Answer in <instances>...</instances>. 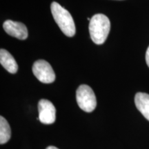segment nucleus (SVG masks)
<instances>
[{"mask_svg": "<svg viewBox=\"0 0 149 149\" xmlns=\"http://www.w3.org/2000/svg\"><path fill=\"white\" fill-rule=\"evenodd\" d=\"M3 28L9 35L19 40H24L28 37L27 28L21 22L6 20L3 24Z\"/></svg>", "mask_w": 149, "mask_h": 149, "instance_id": "obj_6", "label": "nucleus"}, {"mask_svg": "<svg viewBox=\"0 0 149 149\" xmlns=\"http://www.w3.org/2000/svg\"><path fill=\"white\" fill-rule=\"evenodd\" d=\"M33 72L36 78L44 84L53 83L55 79V72L51 64L44 59L37 60L33 65Z\"/></svg>", "mask_w": 149, "mask_h": 149, "instance_id": "obj_4", "label": "nucleus"}, {"mask_svg": "<svg viewBox=\"0 0 149 149\" xmlns=\"http://www.w3.org/2000/svg\"><path fill=\"white\" fill-rule=\"evenodd\" d=\"M46 149H59V148H57V147H55V146H48V147H47V148H46Z\"/></svg>", "mask_w": 149, "mask_h": 149, "instance_id": "obj_11", "label": "nucleus"}, {"mask_svg": "<svg viewBox=\"0 0 149 149\" xmlns=\"http://www.w3.org/2000/svg\"><path fill=\"white\" fill-rule=\"evenodd\" d=\"M137 109L149 121V95L145 93H137L135 97Z\"/></svg>", "mask_w": 149, "mask_h": 149, "instance_id": "obj_8", "label": "nucleus"}, {"mask_svg": "<svg viewBox=\"0 0 149 149\" xmlns=\"http://www.w3.org/2000/svg\"><path fill=\"white\" fill-rule=\"evenodd\" d=\"M0 63L10 73L15 74L18 70V65L11 54L5 49L0 50Z\"/></svg>", "mask_w": 149, "mask_h": 149, "instance_id": "obj_7", "label": "nucleus"}, {"mask_svg": "<svg viewBox=\"0 0 149 149\" xmlns=\"http://www.w3.org/2000/svg\"><path fill=\"white\" fill-rule=\"evenodd\" d=\"M146 61L147 65H148V66L149 67V46L146 53Z\"/></svg>", "mask_w": 149, "mask_h": 149, "instance_id": "obj_10", "label": "nucleus"}, {"mask_svg": "<svg viewBox=\"0 0 149 149\" xmlns=\"http://www.w3.org/2000/svg\"><path fill=\"white\" fill-rule=\"evenodd\" d=\"M39 120L42 124H51L56 119V109L49 100L42 99L38 103Z\"/></svg>", "mask_w": 149, "mask_h": 149, "instance_id": "obj_5", "label": "nucleus"}, {"mask_svg": "<svg viewBox=\"0 0 149 149\" xmlns=\"http://www.w3.org/2000/svg\"><path fill=\"white\" fill-rule=\"evenodd\" d=\"M11 136V130L9 124L2 116L0 117V144H6Z\"/></svg>", "mask_w": 149, "mask_h": 149, "instance_id": "obj_9", "label": "nucleus"}, {"mask_svg": "<svg viewBox=\"0 0 149 149\" xmlns=\"http://www.w3.org/2000/svg\"><path fill=\"white\" fill-rule=\"evenodd\" d=\"M111 29L109 19L104 14H96L91 19L89 33L91 40L95 44H104L107 40Z\"/></svg>", "mask_w": 149, "mask_h": 149, "instance_id": "obj_1", "label": "nucleus"}, {"mask_svg": "<svg viewBox=\"0 0 149 149\" xmlns=\"http://www.w3.org/2000/svg\"><path fill=\"white\" fill-rule=\"evenodd\" d=\"M51 10L54 19L62 33L67 37H73L76 32L75 25L70 13L55 1L51 3Z\"/></svg>", "mask_w": 149, "mask_h": 149, "instance_id": "obj_2", "label": "nucleus"}, {"mask_svg": "<svg viewBox=\"0 0 149 149\" xmlns=\"http://www.w3.org/2000/svg\"><path fill=\"white\" fill-rule=\"evenodd\" d=\"M76 100L79 107L84 111L91 113L97 107V99L93 89L88 85L82 84L76 91Z\"/></svg>", "mask_w": 149, "mask_h": 149, "instance_id": "obj_3", "label": "nucleus"}]
</instances>
